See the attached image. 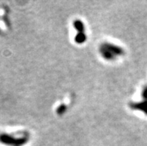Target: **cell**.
<instances>
[{"label": "cell", "instance_id": "1", "mask_svg": "<svg viewBox=\"0 0 147 146\" xmlns=\"http://www.w3.org/2000/svg\"><path fill=\"white\" fill-rule=\"evenodd\" d=\"M0 141L4 144L10 145L13 146H20L23 143L22 140L18 139H14L11 136L6 135V134H2L0 135Z\"/></svg>", "mask_w": 147, "mask_h": 146}]
</instances>
